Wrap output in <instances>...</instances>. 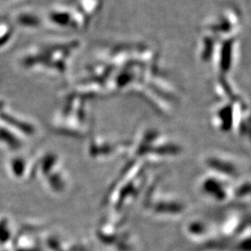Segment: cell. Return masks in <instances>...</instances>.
I'll list each match as a JSON object with an SVG mask.
<instances>
[{"label":"cell","mask_w":251,"mask_h":251,"mask_svg":"<svg viewBox=\"0 0 251 251\" xmlns=\"http://www.w3.org/2000/svg\"><path fill=\"white\" fill-rule=\"evenodd\" d=\"M233 186V181L209 172H206L198 182L200 196L215 204H225L232 201Z\"/></svg>","instance_id":"obj_3"},{"label":"cell","mask_w":251,"mask_h":251,"mask_svg":"<svg viewBox=\"0 0 251 251\" xmlns=\"http://www.w3.org/2000/svg\"><path fill=\"white\" fill-rule=\"evenodd\" d=\"M202 163L207 172L213 173L230 181L238 180L242 177L241 163L229 153L207 152L203 156Z\"/></svg>","instance_id":"obj_2"},{"label":"cell","mask_w":251,"mask_h":251,"mask_svg":"<svg viewBox=\"0 0 251 251\" xmlns=\"http://www.w3.org/2000/svg\"><path fill=\"white\" fill-rule=\"evenodd\" d=\"M183 233L191 241L206 247H211L215 241L214 226L202 218L189 220L183 227Z\"/></svg>","instance_id":"obj_5"},{"label":"cell","mask_w":251,"mask_h":251,"mask_svg":"<svg viewBox=\"0 0 251 251\" xmlns=\"http://www.w3.org/2000/svg\"><path fill=\"white\" fill-rule=\"evenodd\" d=\"M152 196L146 199L144 203L146 211L151 215L166 219H177L185 213L187 206L179 198L163 194H153Z\"/></svg>","instance_id":"obj_4"},{"label":"cell","mask_w":251,"mask_h":251,"mask_svg":"<svg viewBox=\"0 0 251 251\" xmlns=\"http://www.w3.org/2000/svg\"><path fill=\"white\" fill-rule=\"evenodd\" d=\"M129 150H131L130 152L133 153L134 158L147 156V159L153 161L176 157L181 152V148L178 144L158 131L151 129H146L139 135L134 144H130Z\"/></svg>","instance_id":"obj_1"},{"label":"cell","mask_w":251,"mask_h":251,"mask_svg":"<svg viewBox=\"0 0 251 251\" xmlns=\"http://www.w3.org/2000/svg\"><path fill=\"white\" fill-rule=\"evenodd\" d=\"M125 144L97 137L90 141L89 153L93 159L108 160L120 152H125Z\"/></svg>","instance_id":"obj_6"}]
</instances>
